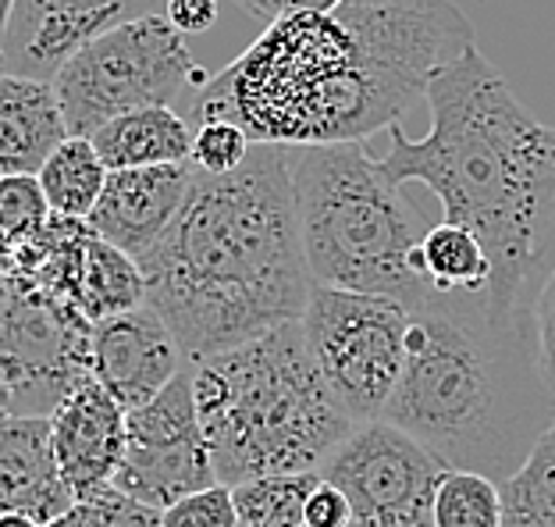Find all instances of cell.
<instances>
[{
    "instance_id": "23",
    "label": "cell",
    "mask_w": 555,
    "mask_h": 527,
    "mask_svg": "<svg viewBox=\"0 0 555 527\" xmlns=\"http://www.w3.org/2000/svg\"><path fill=\"white\" fill-rule=\"evenodd\" d=\"M502 527H555V424L538 435L531 453L499 481Z\"/></svg>"
},
{
    "instance_id": "17",
    "label": "cell",
    "mask_w": 555,
    "mask_h": 527,
    "mask_svg": "<svg viewBox=\"0 0 555 527\" xmlns=\"http://www.w3.org/2000/svg\"><path fill=\"white\" fill-rule=\"evenodd\" d=\"M50 442L75 499L115 485L125 457V410L90 374L50 413Z\"/></svg>"
},
{
    "instance_id": "12",
    "label": "cell",
    "mask_w": 555,
    "mask_h": 527,
    "mask_svg": "<svg viewBox=\"0 0 555 527\" xmlns=\"http://www.w3.org/2000/svg\"><path fill=\"white\" fill-rule=\"evenodd\" d=\"M210 485H218V478L196 410L193 363H185L150 403L125 413V457L115 488L164 513Z\"/></svg>"
},
{
    "instance_id": "29",
    "label": "cell",
    "mask_w": 555,
    "mask_h": 527,
    "mask_svg": "<svg viewBox=\"0 0 555 527\" xmlns=\"http://www.w3.org/2000/svg\"><path fill=\"white\" fill-rule=\"evenodd\" d=\"M160 527H238L232 488L210 485L204 492L179 499L160 513Z\"/></svg>"
},
{
    "instance_id": "37",
    "label": "cell",
    "mask_w": 555,
    "mask_h": 527,
    "mask_svg": "<svg viewBox=\"0 0 555 527\" xmlns=\"http://www.w3.org/2000/svg\"><path fill=\"white\" fill-rule=\"evenodd\" d=\"M552 150H555V125H552Z\"/></svg>"
},
{
    "instance_id": "14",
    "label": "cell",
    "mask_w": 555,
    "mask_h": 527,
    "mask_svg": "<svg viewBox=\"0 0 555 527\" xmlns=\"http://www.w3.org/2000/svg\"><path fill=\"white\" fill-rule=\"evenodd\" d=\"M157 11H164V0H15L0 36V65L33 79H54L93 36Z\"/></svg>"
},
{
    "instance_id": "31",
    "label": "cell",
    "mask_w": 555,
    "mask_h": 527,
    "mask_svg": "<svg viewBox=\"0 0 555 527\" xmlns=\"http://www.w3.org/2000/svg\"><path fill=\"white\" fill-rule=\"evenodd\" d=\"M302 527H357V520H352L349 499L338 492L335 485L318 481V488H313L310 499H307Z\"/></svg>"
},
{
    "instance_id": "18",
    "label": "cell",
    "mask_w": 555,
    "mask_h": 527,
    "mask_svg": "<svg viewBox=\"0 0 555 527\" xmlns=\"http://www.w3.org/2000/svg\"><path fill=\"white\" fill-rule=\"evenodd\" d=\"M75 503L65 478H61L54 442H50V417H0V513H25V517L50 524Z\"/></svg>"
},
{
    "instance_id": "13",
    "label": "cell",
    "mask_w": 555,
    "mask_h": 527,
    "mask_svg": "<svg viewBox=\"0 0 555 527\" xmlns=\"http://www.w3.org/2000/svg\"><path fill=\"white\" fill-rule=\"evenodd\" d=\"M15 271L79 310L90 324L146 304L139 264L79 218L50 215L36 240L15 246Z\"/></svg>"
},
{
    "instance_id": "33",
    "label": "cell",
    "mask_w": 555,
    "mask_h": 527,
    "mask_svg": "<svg viewBox=\"0 0 555 527\" xmlns=\"http://www.w3.org/2000/svg\"><path fill=\"white\" fill-rule=\"evenodd\" d=\"M235 4L243 8V15L271 25L288 15H307V11H335L343 0H235Z\"/></svg>"
},
{
    "instance_id": "1",
    "label": "cell",
    "mask_w": 555,
    "mask_h": 527,
    "mask_svg": "<svg viewBox=\"0 0 555 527\" xmlns=\"http://www.w3.org/2000/svg\"><path fill=\"white\" fill-rule=\"evenodd\" d=\"M146 304L189 363L299 321L310 299L293 150L254 143L229 175L193 179L179 218L135 260Z\"/></svg>"
},
{
    "instance_id": "27",
    "label": "cell",
    "mask_w": 555,
    "mask_h": 527,
    "mask_svg": "<svg viewBox=\"0 0 555 527\" xmlns=\"http://www.w3.org/2000/svg\"><path fill=\"white\" fill-rule=\"evenodd\" d=\"M50 204L36 175H0V232L11 243H29L50 224Z\"/></svg>"
},
{
    "instance_id": "39",
    "label": "cell",
    "mask_w": 555,
    "mask_h": 527,
    "mask_svg": "<svg viewBox=\"0 0 555 527\" xmlns=\"http://www.w3.org/2000/svg\"><path fill=\"white\" fill-rule=\"evenodd\" d=\"M157 527H160V524H157Z\"/></svg>"
},
{
    "instance_id": "4",
    "label": "cell",
    "mask_w": 555,
    "mask_h": 527,
    "mask_svg": "<svg viewBox=\"0 0 555 527\" xmlns=\"http://www.w3.org/2000/svg\"><path fill=\"white\" fill-rule=\"evenodd\" d=\"M193 393L218 485L318 471L352 432L299 321L193 363Z\"/></svg>"
},
{
    "instance_id": "24",
    "label": "cell",
    "mask_w": 555,
    "mask_h": 527,
    "mask_svg": "<svg viewBox=\"0 0 555 527\" xmlns=\"http://www.w3.org/2000/svg\"><path fill=\"white\" fill-rule=\"evenodd\" d=\"M318 471L263 474L243 485H232V503L238 527H302L307 499L318 488Z\"/></svg>"
},
{
    "instance_id": "32",
    "label": "cell",
    "mask_w": 555,
    "mask_h": 527,
    "mask_svg": "<svg viewBox=\"0 0 555 527\" xmlns=\"http://www.w3.org/2000/svg\"><path fill=\"white\" fill-rule=\"evenodd\" d=\"M164 18H168L182 36H199L218 25V0H164Z\"/></svg>"
},
{
    "instance_id": "16",
    "label": "cell",
    "mask_w": 555,
    "mask_h": 527,
    "mask_svg": "<svg viewBox=\"0 0 555 527\" xmlns=\"http://www.w3.org/2000/svg\"><path fill=\"white\" fill-rule=\"evenodd\" d=\"M196 168L182 165H154V168H125L107 171L104 193L90 210L86 224L118 246L121 254L139 260L157 246V240L168 232V224L179 218L189 190H193Z\"/></svg>"
},
{
    "instance_id": "5",
    "label": "cell",
    "mask_w": 555,
    "mask_h": 527,
    "mask_svg": "<svg viewBox=\"0 0 555 527\" xmlns=\"http://www.w3.org/2000/svg\"><path fill=\"white\" fill-rule=\"evenodd\" d=\"M199 118H229L254 143L288 150L363 143L396 125L335 11L271 22L204 86Z\"/></svg>"
},
{
    "instance_id": "8",
    "label": "cell",
    "mask_w": 555,
    "mask_h": 527,
    "mask_svg": "<svg viewBox=\"0 0 555 527\" xmlns=\"http://www.w3.org/2000/svg\"><path fill=\"white\" fill-rule=\"evenodd\" d=\"M299 324L349 417L382 421L406 368L410 307L392 296L313 285Z\"/></svg>"
},
{
    "instance_id": "6",
    "label": "cell",
    "mask_w": 555,
    "mask_h": 527,
    "mask_svg": "<svg viewBox=\"0 0 555 527\" xmlns=\"http://www.w3.org/2000/svg\"><path fill=\"white\" fill-rule=\"evenodd\" d=\"M293 196L313 285L392 296L406 307L421 299L410 254L427 229L363 143L299 146Z\"/></svg>"
},
{
    "instance_id": "35",
    "label": "cell",
    "mask_w": 555,
    "mask_h": 527,
    "mask_svg": "<svg viewBox=\"0 0 555 527\" xmlns=\"http://www.w3.org/2000/svg\"><path fill=\"white\" fill-rule=\"evenodd\" d=\"M0 527H43V524L25 517V513H0Z\"/></svg>"
},
{
    "instance_id": "30",
    "label": "cell",
    "mask_w": 555,
    "mask_h": 527,
    "mask_svg": "<svg viewBox=\"0 0 555 527\" xmlns=\"http://www.w3.org/2000/svg\"><path fill=\"white\" fill-rule=\"evenodd\" d=\"M534 357L541 378H545V385L555 396V268L541 282L534 299Z\"/></svg>"
},
{
    "instance_id": "19",
    "label": "cell",
    "mask_w": 555,
    "mask_h": 527,
    "mask_svg": "<svg viewBox=\"0 0 555 527\" xmlns=\"http://www.w3.org/2000/svg\"><path fill=\"white\" fill-rule=\"evenodd\" d=\"M68 140V125L50 79L0 65V175H36Z\"/></svg>"
},
{
    "instance_id": "15",
    "label": "cell",
    "mask_w": 555,
    "mask_h": 527,
    "mask_svg": "<svg viewBox=\"0 0 555 527\" xmlns=\"http://www.w3.org/2000/svg\"><path fill=\"white\" fill-rule=\"evenodd\" d=\"M185 363L171 329L150 304L111 313L90 329V378L125 413L150 403Z\"/></svg>"
},
{
    "instance_id": "36",
    "label": "cell",
    "mask_w": 555,
    "mask_h": 527,
    "mask_svg": "<svg viewBox=\"0 0 555 527\" xmlns=\"http://www.w3.org/2000/svg\"><path fill=\"white\" fill-rule=\"evenodd\" d=\"M11 11H15V0H0V36H4V29H8Z\"/></svg>"
},
{
    "instance_id": "11",
    "label": "cell",
    "mask_w": 555,
    "mask_h": 527,
    "mask_svg": "<svg viewBox=\"0 0 555 527\" xmlns=\"http://www.w3.org/2000/svg\"><path fill=\"white\" fill-rule=\"evenodd\" d=\"M449 467L392 421H363L324 457L321 481L349 499L357 527H431V503Z\"/></svg>"
},
{
    "instance_id": "3",
    "label": "cell",
    "mask_w": 555,
    "mask_h": 527,
    "mask_svg": "<svg viewBox=\"0 0 555 527\" xmlns=\"http://www.w3.org/2000/svg\"><path fill=\"white\" fill-rule=\"evenodd\" d=\"M382 421L399 424L456 471L509 478L555 424V396L538 371L524 307L424 296L410 307L406 368Z\"/></svg>"
},
{
    "instance_id": "25",
    "label": "cell",
    "mask_w": 555,
    "mask_h": 527,
    "mask_svg": "<svg viewBox=\"0 0 555 527\" xmlns=\"http://www.w3.org/2000/svg\"><path fill=\"white\" fill-rule=\"evenodd\" d=\"M431 527H502L499 481L477 471L449 467L435 488Z\"/></svg>"
},
{
    "instance_id": "21",
    "label": "cell",
    "mask_w": 555,
    "mask_h": 527,
    "mask_svg": "<svg viewBox=\"0 0 555 527\" xmlns=\"http://www.w3.org/2000/svg\"><path fill=\"white\" fill-rule=\"evenodd\" d=\"M90 143L107 171L182 165V160L193 157V129L168 104L139 107L129 115L111 118L90 136Z\"/></svg>"
},
{
    "instance_id": "10",
    "label": "cell",
    "mask_w": 555,
    "mask_h": 527,
    "mask_svg": "<svg viewBox=\"0 0 555 527\" xmlns=\"http://www.w3.org/2000/svg\"><path fill=\"white\" fill-rule=\"evenodd\" d=\"M335 15L396 121L441 68L477 47L474 25L452 0H343Z\"/></svg>"
},
{
    "instance_id": "2",
    "label": "cell",
    "mask_w": 555,
    "mask_h": 527,
    "mask_svg": "<svg viewBox=\"0 0 555 527\" xmlns=\"http://www.w3.org/2000/svg\"><path fill=\"white\" fill-rule=\"evenodd\" d=\"M431 129L410 140L388 125L385 175L427 185L446 221L470 229L491 257V313L524 307L527 282L555 215L552 125H541L477 47L446 65L424 90Z\"/></svg>"
},
{
    "instance_id": "22",
    "label": "cell",
    "mask_w": 555,
    "mask_h": 527,
    "mask_svg": "<svg viewBox=\"0 0 555 527\" xmlns=\"http://www.w3.org/2000/svg\"><path fill=\"white\" fill-rule=\"evenodd\" d=\"M36 179H40L43 196L54 215L86 221L90 210L96 207L100 193H104L107 165L93 150L90 136H68V140L43 160Z\"/></svg>"
},
{
    "instance_id": "38",
    "label": "cell",
    "mask_w": 555,
    "mask_h": 527,
    "mask_svg": "<svg viewBox=\"0 0 555 527\" xmlns=\"http://www.w3.org/2000/svg\"><path fill=\"white\" fill-rule=\"evenodd\" d=\"M0 417H4V410H0Z\"/></svg>"
},
{
    "instance_id": "20",
    "label": "cell",
    "mask_w": 555,
    "mask_h": 527,
    "mask_svg": "<svg viewBox=\"0 0 555 527\" xmlns=\"http://www.w3.org/2000/svg\"><path fill=\"white\" fill-rule=\"evenodd\" d=\"M413 282L424 296H456V299H491V257L485 243L470 229L441 221L421 235L410 254ZM416 299V304H421Z\"/></svg>"
},
{
    "instance_id": "7",
    "label": "cell",
    "mask_w": 555,
    "mask_h": 527,
    "mask_svg": "<svg viewBox=\"0 0 555 527\" xmlns=\"http://www.w3.org/2000/svg\"><path fill=\"white\" fill-rule=\"evenodd\" d=\"M185 36L157 11L93 36L57 68L54 93L68 136H93L100 125L139 107H157L199 82Z\"/></svg>"
},
{
    "instance_id": "28",
    "label": "cell",
    "mask_w": 555,
    "mask_h": 527,
    "mask_svg": "<svg viewBox=\"0 0 555 527\" xmlns=\"http://www.w3.org/2000/svg\"><path fill=\"white\" fill-rule=\"evenodd\" d=\"M254 150V140L243 125L229 118H199L193 132V168L199 175H229L235 171Z\"/></svg>"
},
{
    "instance_id": "26",
    "label": "cell",
    "mask_w": 555,
    "mask_h": 527,
    "mask_svg": "<svg viewBox=\"0 0 555 527\" xmlns=\"http://www.w3.org/2000/svg\"><path fill=\"white\" fill-rule=\"evenodd\" d=\"M160 513L135 503L115 485H104L96 492L75 499V503L43 527H157Z\"/></svg>"
},
{
    "instance_id": "34",
    "label": "cell",
    "mask_w": 555,
    "mask_h": 527,
    "mask_svg": "<svg viewBox=\"0 0 555 527\" xmlns=\"http://www.w3.org/2000/svg\"><path fill=\"white\" fill-rule=\"evenodd\" d=\"M11 271H15V243L0 232V279H8Z\"/></svg>"
},
{
    "instance_id": "9",
    "label": "cell",
    "mask_w": 555,
    "mask_h": 527,
    "mask_svg": "<svg viewBox=\"0 0 555 527\" xmlns=\"http://www.w3.org/2000/svg\"><path fill=\"white\" fill-rule=\"evenodd\" d=\"M90 329L33 279H0V410L50 417L90 374Z\"/></svg>"
}]
</instances>
